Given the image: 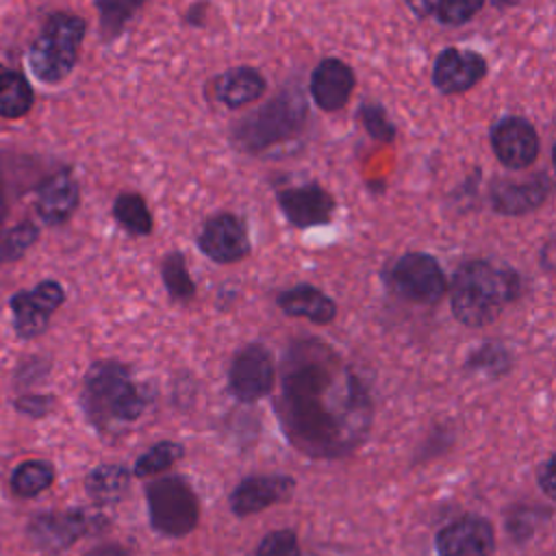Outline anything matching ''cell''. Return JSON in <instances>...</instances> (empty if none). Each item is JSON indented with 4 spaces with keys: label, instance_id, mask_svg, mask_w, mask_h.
<instances>
[{
    "label": "cell",
    "instance_id": "cell-33",
    "mask_svg": "<svg viewBox=\"0 0 556 556\" xmlns=\"http://www.w3.org/2000/svg\"><path fill=\"white\" fill-rule=\"evenodd\" d=\"M484 4L486 0H441L434 20L443 26H463L471 22Z\"/></svg>",
    "mask_w": 556,
    "mask_h": 556
},
{
    "label": "cell",
    "instance_id": "cell-27",
    "mask_svg": "<svg viewBox=\"0 0 556 556\" xmlns=\"http://www.w3.org/2000/svg\"><path fill=\"white\" fill-rule=\"evenodd\" d=\"M161 276L165 282V289L172 300L176 302H189L195 295V285L193 278L189 276L187 263L182 252L172 250L163 256L161 261Z\"/></svg>",
    "mask_w": 556,
    "mask_h": 556
},
{
    "label": "cell",
    "instance_id": "cell-38",
    "mask_svg": "<svg viewBox=\"0 0 556 556\" xmlns=\"http://www.w3.org/2000/svg\"><path fill=\"white\" fill-rule=\"evenodd\" d=\"M206 17H208V4L204 0L200 2H193L189 7V11L185 13V22L189 26H204L206 24Z\"/></svg>",
    "mask_w": 556,
    "mask_h": 556
},
{
    "label": "cell",
    "instance_id": "cell-20",
    "mask_svg": "<svg viewBox=\"0 0 556 556\" xmlns=\"http://www.w3.org/2000/svg\"><path fill=\"white\" fill-rule=\"evenodd\" d=\"M80 202V187L70 169L48 176L37 189V213L48 226L65 224Z\"/></svg>",
    "mask_w": 556,
    "mask_h": 556
},
{
    "label": "cell",
    "instance_id": "cell-26",
    "mask_svg": "<svg viewBox=\"0 0 556 556\" xmlns=\"http://www.w3.org/2000/svg\"><path fill=\"white\" fill-rule=\"evenodd\" d=\"M54 482V467L46 460H24L11 473V489L20 497H35Z\"/></svg>",
    "mask_w": 556,
    "mask_h": 556
},
{
    "label": "cell",
    "instance_id": "cell-17",
    "mask_svg": "<svg viewBox=\"0 0 556 556\" xmlns=\"http://www.w3.org/2000/svg\"><path fill=\"white\" fill-rule=\"evenodd\" d=\"M439 556H491L495 549V530L482 517H460L437 534Z\"/></svg>",
    "mask_w": 556,
    "mask_h": 556
},
{
    "label": "cell",
    "instance_id": "cell-34",
    "mask_svg": "<svg viewBox=\"0 0 556 556\" xmlns=\"http://www.w3.org/2000/svg\"><path fill=\"white\" fill-rule=\"evenodd\" d=\"M254 556H300L298 534L291 528L274 530L261 539Z\"/></svg>",
    "mask_w": 556,
    "mask_h": 556
},
{
    "label": "cell",
    "instance_id": "cell-3",
    "mask_svg": "<svg viewBox=\"0 0 556 556\" xmlns=\"http://www.w3.org/2000/svg\"><path fill=\"white\" fill-rule=\"evenodd\" d=\"M521 295V276L508 267L484 258L463 263L450 287L454 317L465 326L491 324L506 304Z\"/></svg>",
    "mask_w": 556,
    "mask_h": 556
},
{
    "label": "cell",
    "instance_id": "cell-15",
    "mask_svg": "<svg viewBox=\"0 0 556 556\" xmlns=\"http://www.w3.org/2000/svg\"><path fill=\"white\" fill-rule=\"evenodd\" d=\"M356 89V74L350 63L337 56L321 59L308 78V93L317 109L326 113L341 111Z\"/></svg>",
    "mask_w": 556,
    "mask_h": 556
},
{
    "label": "cell",
    "instance_id": "cell-13",
    "mask_svg": "<svg viewBox=\"0 0 556 556\" xmlns=\"http://www.w3.org/2000/svg\"><path fill=\"white\" fill-rule=\"evenodd\" d=\"M204 256L219 265H230L248 256L250 237L245 224L235 213H217L208 217L198 235Z\"/></svg>",
    "mask_w": 556,
    "mask_h": 556
},
{
    "label": "cell",
    "instance_id": "cell-25",
    "mask_svg": "<svg viewBox=\"0 0 556 556\" xmlns=\"http://www.w3.org/2000/svg\"><path fill=\"white\" fill-rule=\"evenodd\" d=\"M146 2L148 0H96L100 37L104 41L117 39Z\"/></svg>",
    "mask_w": 556,
    "mask_h": 556
},
{
    "label": "cell",
    "instance_id": "cell-40",
    "mask_svg": "<svg viewBox=\"0 0 556 556\" xmlns=\"http://www.w3.org/2000/svg\"><path fill=\"white\" fill-rule=\"evenodd\" d=\"M521 2H526V0H491V4H493L495 9H510V7H517V4H521Z\"/></svg>",
    "mask_w": 556,
    "mask_h": 556
},
{
    "label": "cell",
    "instance_id": "cell-21",
    "mask_svg": "<svg viewBox=\"0 0 556 556\" xmlns=\"http://www.w3.org/2000/svg\"><path fill=\"white\" fill-rule=\"evenodd\" d=\"M276 304L289 317H304L313 324L326 326L337 317V304L313 285H295L276 295Z\"/></svg>",
    "mask_w": 556,
    "mask_h": 556
},
{
    "label": "cell",
    "instance_id": "cell-28",
    "mask_svg": "<svg viewBox=\"0 0 556 556\" xmlns=\"http://www.w3.org/2000/svg\"><path fill=\"white\" fill-rule=\"evenodd\" d=\"M185 454L182 445L176 441H159L152 447H148L135 463V476L137 478H152L156 473L167 471L176 460H180Z\"/></svg>",
    "mask_w": 556,
    "mask_h": 556
},
{
    "label": "cell",
    "instance_id": "cell-36",
    "mask_svg": "<svg viewBox=\"0 0 556 556\" xmlns=\"http://www.w3.org/2000/svg\"><path fill=\"white\" fill-rule=\"evenodd\" d=\"M536 482H539V486L543 489V493L547 495V497H554V493H556V476H554V456H547L541 465H539V469H536Z\"/></svg>",
    "mask_w": 556,
    "mask_h": 556
},
{
    "label": "cell",
    "instance_id": "cell-41",
    "mask_svg": "<svg viewBox=\"0 0 556 556\" xmlns=\"http://www.w3.org/2000/svg\"><path fill=\"white\" fill-rule=\"evenodd\" d=\"M0 70H2V67H0Z\"/></svg>",
    "mask_w": 556,
    "mask_h": 556
},
{
    "label": "cell",
    "instance_id": "cell-18",
    "mask_svg": "<svg viewBox=\"0 0 556 556\" xmlns=\"http://www.w3.org/2000/svg\"><path fill=\"white\" fill-rule=\"evenodd\" d=\"M293 491H295V480L291 476H276V473L248 476L235 486L230 495V508L235 515L248 517L278 502L289 500Z\"/></svg>",
    "mask_w": 556,
    "mask_h": 556
},
{
    "label": "cell",
    "instance_id": "cell-30",
    "mask_svg": "<svg viewBox=\"0 0 556 556\" xmlns=\"http://www.w3.org/2000/svg\"><path fill=\"white\" fill-rule=\"evenodd\" d=\"M356 119L374 141L393 143L397 137V128L380 102H363L356 109Z\"/></svg>",
    "mask_w": 556,
    "mask_h": 556
},
{
    "label": "cell",
    "instance_id": "cell-1",
    "mask_svg": "<svg viewBox=\"0 0 556 556\" xmlns=\"http://www.w3.org/2000/svg\"><path fill=\"white\" fill-rule=\"evenodd\" d=\"M276 415L291 445L315 458H339L365 441L371 402L326 345L302 343L289 356Z\"/></svg>",
    "mask_w": 556,
    "mask_h": 556
},
{
    "label": "cell",
    "instance_id": "cell-6",
    "mask_svg": "<svg viewBox=\"0 0 556 556\" xmlns=\"http://www.w3.org/2000/svg\"><path fill=\"white\" fill-rule=\"evenodd\" d=\"M150 526L165 536L189 534L200 519V502L182 476H163L146 486Z\"/></svg>",
    "mask_w": 556,
    "mask_h": 556
},
{
    "label": "cell",
    "instance_id": "cell-19",
    "mask_svg": "<svg viewBox=\"0 0 556 556\" xmlns=\"http://www.w3.org/2000/svg\"><path fill=\"white\" fill-rule=\"evenodd\" d=\"M89 526V517L80 510H52L30 521L28 539L43 552H61L87 534Z\"/></svg>",
    "mask_w": 556,
    "mask_h": 556
},
{
    "label": "cell",
    "instance_id": "cell-37",
    "mask_svg": "<svg viewBox=\"0 0 556 556\" xmlns=\"http://www.w3.org/2000/svg\"><path fill=\"white\" fill-rule=\"evenodd\" d=\"M406 9L417 17V20H428L437 15V9L441 0H404Z\"/></svg>",
    "mask_w": 556,
    "mask_h": 556
},
{
    "label": "cell",
    "instance_id": "cell-24",
    "mask_svg": "<svg viewBox=\"0 0 556 556\" xmlns=\"http://www.w3.org/2000/svg\"><path fill=\"white\" fill-rule=\"evenodd\" d=\"M128 482H130V473L126 467L100 465L87 476L85 489L91 495V500H96L98 504H113L126 493Z\"/></svg>",
    "mask_w": 556,
    "mask_h": 556
},
{
    "label": "cell",
    "instance_id": "cell-7",
    "mask_svg": "<svg viewBox=\"0 0 556 556\" xmlns=\"http://www.w3.org/2000/svg\"><path fill=\"white\" fill-rule=\"evenodd\" d=\"M389 287L415 304H437L447 291L439 261L426 252H406L389 269Z\"/></svg>",
    "mask_w": 556,
    "mask_h": 556
},
{
    "label": "cell",
    "instance_id": "cell-39",
    "mask_svg": "<svg viewBox=\"0 0 556 556\" xmlns=\"http://www.w3.org/2000/svg\"><path fill=\"white\" fill-rule=\"evenodd\" d=\"M85 556H130L126 549H122V547H117V545H104V547H96V549H91L89 554H85Z\"/></svg>",
    "mask_w": 556,
    "mask_h": 556
},
{
    "label": "cell",
    "instance_id": "cell-4",
    "mask_svg": "<svg viewBox=\"0 0 556 556\" xmlns=\"http://www.w3.org/2000/svg\"><path fill=\"white\" fill-rule=\"evenodd\" d=\"M308 124V104L302 91L287 87L263 106L239 119L232 128V143L245 154H263L282 143L295 141Z\"/></svg>",
    "mask_w": 556,
    "mask_h": 556
},
{
    "label": "cell",
    "instance_id": "cell-22",
    "mask_svg": "<svg viewBox=\"0 0 556 556\" xmlns=\"http://www.w3.org/2000/svg\"><path fill=\"white\" fill-rule=\"evenodd\" d=\"M35 93L24 74L0 70V117L20 119L33 106Z\"/></svg>",
    "mask_w": 556,
    "mask_h": 556
},
{
    "label": "cell",
    "instance_id": "cell-23",
    "mask_svg": "<svg viewBox=\"0 0 556 556\" xmlns=\"http://www.w3.org/2000/svg\"><path fill=\"white\" fill-rule=\"evenodd\" d=\"M115 222L135 237H146L154 228L152 213L146 204V198L135 191H122L113 202Z\"/></svg>",
    "mask_w": 556,
    "mask_h": 556
},
{
    "label": "cell",
    "instance_id": "cell-5",
    "mask_svg": "<svg viewBox=\"0 0 556 556\" xmlns=\"http://www.w3.org/2000/svg\"><path fill=\"white\" fill-rule=\"evenodd\" d=\"M87 22L74 13H52L28 48L30 72L46 85L65 80L78 63Z\"/></svg>",
    "mask_w": 556,
    "mask_h": 556
},
{
    "label": "cell",
    "instance_id": "cell-2",
    "mask_svg": "<svg viewBox=\"0 0 556 556\" xmlns=\"http://www.w3.org/2000/svg\"><path fill=\"white\" fill-rule=\"evenodd\" d=\"M83 408L102 434H119L143 417L154 402L152 387L139 382L117 361H98L83 380Z\"/></svg>",
    "mask_w": 556,
    "mask_h": 556
},
{
    "label": "cell",
    "instance_id": "cell-10",
    "mask_svg": "<svg viewBox=\"0 0 556 556\" xmlns=\"http://www.w3.org/2000/svg\"><path fill=\"white\" fill-rule=\"evenodd\" d=\"M486 74L489 61L478 50L447 46L437 54L430 80L439 93L458 96L480 85L486 78Z\"/></svg>",
    "mask_w": 556,
    "mask_h": 556
},
{
    "label": "cell",
    "instance_id": "cell-35",
    "mask_svg": "<svg viewBox=\"0 0 556 556\" xmlns=\"http://www.w3.org/2000/svg\"><path fill=\"white\" fill-rule=\"evenodd\" d=\"M15 406H17L20 413H26L28 417H41L50 410L52 397H48V395H24L15 402Z\"/></svg>",
    "mask_w": 556,
    "mask_h": 556
},
{
    "label": "cell",
    "instance_id": "cell-29",
    "mask_svg": "<svg viewBox=\"0 0 556 556\" xmlns=\"http://www.w3.org/2000/svg\"><path fill=\"white\" fill-rule=\"evenodd\" d=\"M510 365H513V358H510V352L504 345L484 343L476 352L469 354V358L465 363V369L469 374H482V376H489V378H500L510 369Z\"/></svg>",
    "mask_w": 556,
    "mask_h": 556
},
{
    "label": "cell",
    "instance_id": "cell-14",
    "mask_svg": "<svg viewBox=\"0 0 556 556\" xmlns=\"http://www.w3.org/2000/svg\"><path fill=\"white\" fill-rule=\"evenodd\" d=\"M276 202L280 213L295 228H311L330 222L337 206L332 193L319 182H304L280 189L276 193Z\"/></svg>",
    "mask_w": 556,
    "mask_h": 556
},
{
    "label": "cell",
    "instance_id": "cell-11",
    "mask_svg": "<svg viewBox=\"0 0 556 556\" xmlns=\"http://www.w3.org/2000/svg\"><path fill=\"white\" fill-rule=\"evenodd\" d=\"M65 291L56 280H43L30 291H20L11 298L13 328L20 339H33L48 328L52 313L63 304Z\"/></svg>",
    "mask_w": 556,
    "mask_h": 556
},
{
    "label": "cell",
    "instance_id": "cell-31",
    "mask_svg": "<svg viewBox=\"0 0 556 556\" xmlns=\"http://www.w3.org/2000/svg\"><path fill=\"white\" fill-rule=\"evenodd\" d=\"M547 517H549L547 508L517 506V508L508 510V515H506V530L515 543H523L536 532L541 521Z\"/></svg>",
    "mask_w": 556,
    "mask_h": 556
},
{
    "label": "cell",
    "instance_id": "cell-8",
    "mask_svg": "<svg viewBox=\"0 0 556 556\" xmlns=\"http://www.w3.org/2000/svg\"><path fill=\"white\" fill-rule=\"evenodd\" d=\"M489 141L500 165L510 172L528 169L541 154L539 132L534 124L521 115L500 117L489 130Z\"/></svg>",
    "mask_w": 556,
    "mask_h": 556
},
{
    "label": "cell",
    "instance_id": "cell-16",
    "mask_svg": "<svg viewBox=\"0 0 556 556\" xmlns=\"http://www.w3.org/2000/svg\"><path fill=\"white\" fill-rule=\"evenodd\" d=\"M267 89V78L261 70L252 65H237L219 72L206 83V96L226 106V109H243L263 98Z\"/></svg>",
    "mask_w": 556,
    "mask_h": 556
},
{
    "label": "cell",
    "instance_id": "cell-12",
    "mask_svg": "<svg viewBox=\"0 0 556 556\" xmlns=\"http://www.w3.org/2000/svg\"><path fill=\"white\" fill-rule=\"evenodd\" d=\"M552 193V178L547 172L532 174L526 180L495 178L489 187V204L495 213L506 217H519L536 211Z\"/></svg>",
    "mask_w": 556,
    "mask_h": 556
},
{
    "label": "cell",
    "instance_id": "cell-32",
    "mask_svg": "<svg viewBox=\"0 0 556 556\" xmlns=\"http://www.w3.org/2000/svg\"><path fill=\"white\" fill-rule=\"evenodd\" d=\"M39 237V228L33 222H20L0 239V263L17 261Z\"/></svg>",
    "mask_w": 556,
    "mask_h": 556
},
{
    "label": "cell",
    "instance_id": "cell-9",
    "mask_svg": "<svg viewBox=\"0 0 556 556\" xmlns=\"http://www.w3.org/2000/svg\"><path fill=\"white\" fill-rule=\"evenodd\" d=\"M276 365L269 350L261 343L243 345L230 365L228 389L239 402H256L274 391Z\"/></svg>",
    "mask_w": 556,
    "mask_h": 556
}]
</instances>
